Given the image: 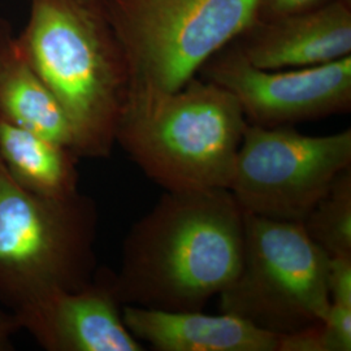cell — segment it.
Listing matches in <instances>:
<instances>
[{"mask_svg":"<svg viewBox=\"0 0 351 351\" xmlns=\"http://www.w3.org/2000/svg\"><path fill=\"white\" fill-rule=\"evenodd\" d=\"M243 239L229 189L165 191L126 234L114 295L121 306L202 311L237 276Z\"/></svg>","mask_w":351,"mask_h":351,"instance_id":"6da1fadb","label":"cell"},{"mask_svg":"<svg viewBox=\"0 0 351 351\" xmlns=\"http://www.w3.org/2000/svg\"><path fill=\"white\" fill-rule=\"evenodd\" d=\"M17 45L63 107L78 159L108 158L130 78L103 0H32Z\"/></svg>","mask_w":351,"mask_h":351,"instance_id":"7a4b0ae2","label":"cell"},{"mask_svg":"<svg viewBox=\"0 0 351 351\" xmlns=\"http://www.w3.org/2000/svg\"><path fill=\"white\" fill-rule=\"evenodd\" d=\"M247 125L232 93L191 78L162 94H130L116 143L165 191L229 189Z\"/></svg>","mask_w":351,"mask_h":351,"instance_id":"3957f363","label":"cell"},{"mask_svg":"<svg viewBox=\"0 0 351 351\" xmlns=\"http://www.w3.org/2000/svg\"><path fill=\"white\" fill-rule=\"evenodd\" d=\"M98 223L93 198L38 197L0 162V302L13 313L53 291L88 287L98 271Z\"/></svg>","mask_w":351,"mask_h":351,"instance_id":"277c9868","label":"cell"},{"mask_svg":"<svg viewBox=\"0 0 351 351\" xmlns=\"http://www.w3.org/2000/svg\"><path fill=\"white\" fill-rule=\"evenodd\" d=\"M123 49L130 94L184 88L259 20L261 0H103Z\"/></svg>","mask_w":351,"mask_h":351,"instance_id":"5b68a950","label":"cell"},{"mask_svg":"<svg viewBox=\"0 0 351 351\" xmlns=\"http://www.w3.org/2000/svg\"><path fill=\"white\" fill-rule=\"evenodd\" d=\"M328 261L301 223L245 213L239 274L219 294V311L277 336L326 319Z\"/></svg>","mask_w":351,"mask_h":351,"instance_id":"8992f818","label":"cell"},{"mask_svg":"<svg viewBox=\"0 0 351 351\" xmlns=\"http://www.w3.org/2000/svg\"><path fill=\"white\" fill-rule=\"evenodd\" d=\"M349 168L351 129L307 136L247 123L229 190L243 213L301 223Z\"/></svg>","mask_w":351,"mask_h":351,"instance_id":"52a82bcc","label":"cell"},{"mask_svg":"<svg viewBox=\"0 0 351 351\" xmlns=\"http://www.w3.org/2000/svg\"><path fill=\"white\" fill-rule=\"evenodd\" d=\"M199 72L234 95L252 125L289 126L350 111L351 55L314 66L265 71L234 47L216 52Z\"/></svg>","mask_w":351,"mask_h":351,"instance_id":"ba28073f","label":"cell"},{"mask_svg":"<svg viewBox=\"0 0 351 351\" xmlns=\"http://www.w3.org/2000/svg\"><path fill=\"white\" fill-rule=\"evenodd\" d=\"M45 350L142 351L123 320L113 274L97 271L88 287L53 291L11 313Z\"/></svg>","mask_w":351,"mask_h":351,"instance_id":"9c48e42d","label":"cell"},{"mask_svg":"<svg viewBox=\"0 0 351 351\" xmlns=\"http://www.w3.org/2000/svg\"><path fill=\"white\" fill-rule=\"evenodd\" d=\"M236 47L256 68L278 71L329 63L351 55L350 0L258 21Z\"/></svg>","mask_w":351,"mask_h":351,"instance_id":"30bf717a","label":"cell"},{"mask_svg":"<svg viewBox=\"0 0 351 351\" xmlns=\"http://www.w3.org/2000/svg\"><path fill=\"white\" fill-rule=\"evenodd\" d=\"M123 320L139 342L158 351H277L278 336L233 315L164 311L123 306Z\"/></svg>","mask_w":351,"mask_h":351,"instance_id":"8fae6325","label":"cell"},{"mask_svg":"<svg viewBox=\"0 0 351 351\" xmlns=\"http://www.w3.org/2000/svg\"><path fill=\"white\" fill-rule=\"evenodd\" d=\"M77 160L68 147L0 119V162L26 191L43 198L75 195Z\"/></svg>","mask_w":351,"mask_h":351,"instance_id":"7c38bea8","label":"cell"},{"mask_svg":"<svg viewBox=\"0 0 351 351\" xmlns=\"http://www.w3.org/2000/svg\"><path fill=\"white\" fill-rule=\"evenodd\" d=\"M0 119L73 151V132L63 107L27 63L17 40L0 68Z\"/></svg>","mask_w":351,"mask_h":351,"instance_id":"4fadbf2b","label":"cell"},{"mask_svg":"<svg viewBox=\"0 0 351 351\" xmlns=\"http://www.w3.org/2000/svg\"><path fill=\"white\" fill-rule=\"evenodd\" d=\"M301 224L328 256L351 255V168L339 175Z\"/></svg>","mask_w":351,"mask_h":351,"instance_id":"5bb4252c","label":"cell"},{"mask_svg":"<svg viewBox=\"0 0 351 351\" xmlns=\"http://www.w3.org/2000/svg\"><path fill=\"white\" fill-rule=\"evenodd\" d=\"M326 282L330 303L351 307V255L329 256Z\"/></svg>","mask_w":351,"mask_h":351,"instance_id":"9a60e30c","label":"cell"},{"mask_svg":"<svg viewBox=\"0 0 351 351\" xmlns=\"http://www.w3.org/2000/svg\"><path fill=\"white\" fill-rule=\"evenodd\" d=\"M332 351L351 350V307L330 303L323 320Z\"/></svg>","mask_w":351,"mask_h":351,"instance_id":"2e32d148","label":"cell"},{"mask_svg":"<svg viewBox=\"0 0 351 351\" xmlns=\"http://www.w3.org/2000/svg\"><path fill=\"white\" fill-rule=\"evenodd\" d=\"M328 1L330 0H261L258 21L310 11Z\"/></svg>","mask_w":351,"mask_h":351,"instance_id":"e0dca14e","label":"cell"},{"mask_svg":"<svg viewBox=\"0 0 351 351\" xmlns=\"http://www.w3.org/2000/svg\"><path fill=\"white\" fill-rule=\"evenodd\" d=\"M19 330L12 314L0 311V351L12 350L13 335Z\"/></svg>","mask_w":351,"mask_h":351,"instance_id":"ac0fdd59","label":"cell"},{"mask_svg":"<svg viewBox=\"0 0 351 351\" xmlns=\"http://www.w3.org/2000/svg\"><path fill=\"white\" fill-rule=\"evenodd\" d=\"M13 40L12 38H8L5 34H0V68L5 60V56L8 53V51L12 46Z\"/></svg>","mask_w":351,"mask_h":351,"instance_id":"d6986e66","label":"cell"}]
</instances>
